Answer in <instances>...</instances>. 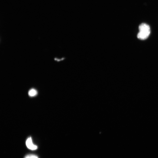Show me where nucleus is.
Listing matches in <instances>:
<instances>
[{
	"label": "nucleus",
	"instance_id": "1",
	"mask_svg": "<svg viewBox=\"0 0 158 158\" xmlns=\"http://www.w3.org/2000/svg\"><path fill=\"white\" fill-rule=\"evenodd\" d=\"M139 32L137 35V38L141 40H145L149 36L150 33V26L145 23H142L139 26Z\"/></svg>",
	"mask_w": 158,
	"mask_h": 158
},
{
	"label": "nucleus",
	"instance_id": "2",
	"mask_svg": "<svg viewBox=\"0 0 158 158\" xmlns=\"http://www.w3.org/2000/svg\"><path fill=\"white\" fill-rule=\"evenodd\" d=\"M26 145L28 149L31 150H35L38 148V146L33 143L31 137H29L26 140Z\"/></svg>",
	"mask_w": 158,
	"mask_h": 158
},
{
	"label": "nucleus",
	"instance_id": "3",
	"mask_svg": "<svg viewBox=\"0 0 158 158\" xmlns=\"http://www.w3.org/2000/svg\"><path fill=\"white\" fill-rule=\"evenodd\" d=\"M37 91L35 89H32L29 92V95L31 97H34L36 96L37 94Z\"/></svg>",
	"mask_w": 158,
	"mask_h": 158
},
{
	"label": "nucleus",
	"instance_id": "4",
	"mask_svg": "<svg viewBox=\"0 0 158 158\" xmlns=\"http://www.w3.org/2000/svg\"><path fill=\"white\" fill-rule=\"evenodd\" d=\"M24 158H39L37 156L34 154H29L26 155Z\"/></svg>",
	"mask_w": 158,
	"mask_h": 158
}]
</instances>
